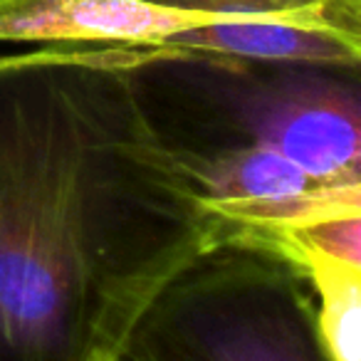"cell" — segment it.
Returning <instances> with one entry per match:
<instances>
[{
    "mask_svg": "<svg viewBox=\"0 0 361 361\" xmlns=\"http://www.w3.org/2000/svg\"><path fill=\"white\" fill-rule=\"evenodd\" d=\"M169 52L0 55V361H111L231 228L141 97L136 67Z\"/></svg>",
    "mask_w": 361,
    "mask_h": 361,
    "instance_id": "6da1fadb",
    "label": "cell"
},
{
    "mask_svg": "<svg viewBox=\"0 0 361 361\" xmlns=\"http://www.w3.org/2000/svg\"><path fill=\"white\" fill-rule=\"evenodd\" d=\"M126 346L149 361H329L302 267L275 235L233 226L164 287Z\"/></svg>",
    "mask_w": 361,
    "mask_h": 361,
    "instance_id": "7a4b0ae2",
    "label": "cell"
},
{
    "mask_svg": "<svg viewBox=\"0 0 361 361\" xmlns=\"http://www.w3.org/2000/svg\"><path fill=\"white\" fill-rule=\"evenodd\" d=\"M171 65L223 129L211 149L265 146L317 180L361 183L359 70L193 52H176Z\"/></svg>",
    "mask_w": 361,
    "mask_h": 361,
    "instance_id": "3957f363",
    "label": "cell"
},
{
    "mask_svg": "<svg viewBox=\"0 0 361 361\" xmlns=\"http://www.w3.org/2000/svg\"><path fill=\"white\" fill-rule=\"evenodd\" d=\"M178 154L203 206L238 231L282 235L326 218L361 216V183L317 180L265 146Z\"/></svg>",
    "mask_w": 361,
    "mask_h": 361,
    "instance_id": "277c9868",
    "label": "cell"
},
{
    "mask_svg": "<svg viewBox=\"0 0 361 361\" xmlns=\"http://www.w3.org/2000/svg\"><path fill=\"white\" fill-rule=\"evenodd\" d=\"M206 20L141 0H0V45L159 47Z\"/></svg>",
    "mask_w": 361,
    "mask_h": 361,
    "instance_id": "5b68a950",
    "label": "cell"
},
{
    "mask_svg": "<svg viewBox=\"0 0 361 361\" xmlns=\"http://www.w3.org/2000/svg\"><path fill=\"white\" fill-rule=\"evenodd\" d=\"M161 50L216 55L247 62H287L359 70L361 40L287 20L213 18L161 42Z\"/></svg>",
    "mask_w": 361,
    "mask_h": 361,
    "instance_id": "8992f818",
    "label": "cell"
},
{
    "mask_svg": "<svg viewBox=\"0 0 361 361\" xmlns=\"http://www.w3.org/2000/svg\"><path fill=\"white\" fill-rule=\"evenodd\" d=\"M277 240L310 280L314 326L326 359L361 361V267L329 260L285 238Z\"/></svg>",
    "mask_w": 361,
    "mask_h": 361,
    "instance_id": "52a82bcc",
    "label": "cell"
},
{
    "mask_svg": "<svg viewBox=\"0 0 361 361\" xmlns=\"http://www.w3.org/2000/svg\"><path fill=\"white\" fill-rule=\"evenodd\" d=\"M141 3L203 18L300 23L361 40V0H141Z\"/></svg>",
    "mask_w": 361,
    "mask_h": 361,
    "instance_id": "ba28073f",
    "label": "cell"
},
{
    "mask_svg": "<svg viewBox=\"0 0 361 361\" xmlns=\"http://www.w3.org/2000/svg\"><path fill=\"white\" fill-rule=\"evenodd\" d=\"M277 238L300 243L329 260L344 262L351 267H361V216L326 218L302 231L282 233Z\"/></svg>",
    "mask_w": 361,
    "mask_h": 361,
    "instance_id": "9c48e42d",
    "label": "cell"
}]
</instances>
